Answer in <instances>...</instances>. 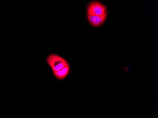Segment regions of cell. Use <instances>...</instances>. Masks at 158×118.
<instances>
[{
	"instance_id": "obj_3",
	"label": "cell",
	"mask_w": 158,
	"mask_h": 118,
	"mask_svg": "<svg viewBox=\"0 0 158 118\" xmlns=\"http://www.w3.org/2000/svg\"><path fill=\"white\" fill-rule=\"evenodd\" d=\"M106 17V14L103 16H97L89 15H88V19L89 22L91 25L94 26H98L102 25L104 22Z\"/></svg>"
},
{
	"instance_id": "obj_4",
	"label": "cell",
	"mask_w": 158,
	"mask_h": 118,
	"mask_svg": "<svg viewBox=\"0 0 158 118\" xmlns=\"http://www.w3.org/2000/svg\"><path fill=\"white\" fill-rule=\"evenodd\" d=\"M69 71H70V66L68 64V65L66 66V67L63 68L60 71L57 72H54L53 73L57 79H63L66 78V76L69 73Z\"/></svg>"
},
{
	"instance_id": "obj_2",
	"label": "cell",
	"mask_w": 158,
	"mask_h": 118,
	"mask_svg": "<svg viewBox=\"0 0 158 118\" xmlns=\"http://www.w3.org/2000/svg\"><path fill=\"white\" fill-rule=\"evenodd\" d=\"M106 7L102 3L97 2L90 3L87 8L89 15L103 16L106 14Z\"/></svg>"
},
{
	"instance_id": "obj_1",
	"label": "cell",
	"mask_w": 158,
	"mask_h": 118,
	"mask_svg": "<svg viewBox=\"0 0 158 118\" xmlns=\"http://www.w3.org/2000/svg\"><path fill=\"white\" fill-rule=\"evenodd\" d=\"M47 63L54 72H57L68 65V62L64 58L56 55H50L47 59Z\"/></svg>"
}]
</instances>
